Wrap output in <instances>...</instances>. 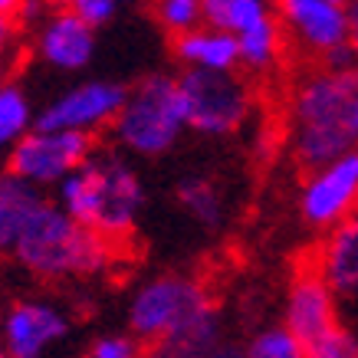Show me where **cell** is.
<instances>
[{"label": "cell", "mask_w": 358, "mask_h": 358, "mask_svg": "<svg viewBox=\"0 0 358 358\" xmlns=\"http://www.w3.org/2000/svg\"><path fill=\"white\" fill-rule=\"evenodd\" d=\"M129 326L141 338H158L174 358H207L217 348V319L204 286L185 276L145 282L129 309Z\"/></svg>", "instance_id": "obj_1"}, {"label": "cell", "mask_w": 358, "mask_h": 358, "mask_svg": "<svg viewBox=\"0 0 358 358\" xmlns=\"http://www.w3.org/2000/svg\"><path fill=\"white\" fill-rule=\"evenodd\" d=\"M145 187L138 174L112 152H92L59 181V210L99 237H125L135 227Z\"/></svg>", "instance_id": "obj_2"}, {"label": "cell", "mask_w": 358, "mask_h": 358, "mask_svg": "<svg viewBox=\"0 0 358 358\" xmlns=\"http://www.w3.org/2000/svg\"><path fill=\"white\" fill-rule=\"evenodd\" d=\"M13 260L36 276H89L112 263V243L92 230L79 227L53 204L43 201L40 210L27 220L23 234L13 243Z\"/></svg>", "instance_id": "obj_3"}, {"label": "cell", "mask_w": 358, "mask_h": 358, "mask_svg": "<svg viewBox=\"0 0 358 358\" xmlns=\"http://www.w3.org/2000/svg\"><path fill=\"white\" fill-rule=\"evenodd\" d=\"M358 96V73H315L306 79L293 102L296 115V155L306 168H326L352 152L355 135L348 112Z\"/></svg>", "instance_id": "obj_4"}, {"label": "cell", "mask_w": 358, "mask_h": 358, "mask_svg": "<svg viewBox=\"0 0 358 358\" xmlns=\"http://www.w3.org/2000/svg\"><path fill=\"white\" fill-rule=\"evenodd\" d=\"M185 129V106L171 76H148L131 89L115 115V135L135 155L168 152Z\"/></svg>", "instance_id": "obj_5"}, {"label": "cell", "mask_w": 358, "mask_h": 358, "mask_svg": "<svg viewBox=\"0 0 358 358\" xmlns=\"http://www.w3.org/2000/svg\"><path fill=\"white\" fill-rule=\"evenodd\" d=\"M178 83V96L185 106V125L204 135H230L250 112V92L234 73H207L185 69Z\"/></svg>", "instance_id": "obj_6"}, {"label": "cell", "mask_w": 358, "mask_h": 358, "mask_svg": "<svg viewBox=\"0 0 358 358\" xmlns=\"http://www.w3.org/2000/svg\"><path fill=\"white\" fill-rule=\"evenodd\" d=\"M92 155V135L79 131H36L30 129L10 152H7V174L20 178L33 187L59 185L69 171Z\"/></svg>", "instance_id": "obj_7"}, {"label": "cell", "mask_w": 358, "mask_h": 358, "mask_svg": "<svg viewBox=\"0 0 358 358\" xmlns=\"http://www.w3.org/2000/svg\"><path fill=\"white\" fill-rule=\"evenodd\" d=\"M129 96V89L119 83H83V86L69 89L59 99H53L36 119V131H79V135H92L99 125L115 122L122 112V102Z\"/></svg>", "instance_id": "obj_8"}, {"label": "cell", "mask_w": 358, "mask_h": 358, "mask_svg": "<svg viewBox=\"0 0 358 358\" xmlns=\"http://www.w3.org/2000/svg\"><path fill=\"white\" fill-rule=\"evenodd\" d=\"M358 210V152L336 158L332 164L306 181L303 187V214L315 227H338L342 220Z\"/></svg>", "instance_id": "obj_9"}, {"label": "cell", "mask_w": 358, "mask_h": 358, "mask_svg": "<svg viewBox=\"0 0 358 358\" xmlns=\"http://www.w3.org/2000/svg\"><path fill=\"white\" fill-rule=\"evenodd\" d=\"M66 332H69V319L53 303L23 299V303H13L3 315L0 345L7 348L10 358H43L46 348L56 345Z\"/></svg>", "instance_id": "obj_10"}, {"label": "cell", "mask_w": 358, "mask_h": 358, "mask_svg": "<svg viewBox=\"0 0 358 358\" xmlns=\"http://www.w3.org/2000/svg\"><path fill=\"white\" fill-rule=\"evenodd\" d=\"M282 17L299 33V40L309 50L336 53V50L352 43L348 7H342L336 0H286L282 3Z\"/></svg>", "instance_id": "obj_11"}, {"label": "cell", "mask_w": 358, "mask_h": 358, "mask_svg": "<svg viewBox=\"0 0 358 358\" xmlns=\"http://www.w3.org/2000/svg\"><path fill=\"white\" fill-rule=\"evenodd\" d=\"M319 270H303L289 286V299H286V326L299 342H313L322 336L326 329L336 326V299Z\"/></svg>", "instance_id": "obj_12"}, {"label": "cell", "mask_w": 358, "mask_h": 358, "mask_svg": "<svg viewBox=\"0 0 358 358\" xmlns=\"http://www.w3.org/2000/svg\"><path fill=\"white\" fill-rule=\"evenodd\" d=\"M36 46L53 69L76 73V69L89 66V59L96 53V30H89L73 10H59L43 23Z\"/></svg>", "instance_id": "obj_13"}, {"label": "cell", "mask_w": 358, "mask_h": 358, "mask_svg": "<svg viewBox=\"0 0 358 358\" xmlns=\"http://www.w3.org/2000/svg\"><path fill=\"white\" fill-rule=\"evenodd\" d=\"M319 276L332 293L358 299V210H352L319 253Z\"/></svg>", "instance_id": "obj_14"}, {"label": "cell", "mask_w": 358, "mask_h": 358, "mask_svg": "<svg viewBox=\"0 0 358 358\" xmlns=\"http://www.w3.org/2000/svg\"><path fill=\"white\" fill-rule=\"evenodd\" d=\"M174 53L187 69H207V73H230L237 66V40L220 30H187L174 40Z\"/></svg>", "instance_id": "obj_15"}, {"label": "cell", "mask_w": 358, "mask_h": 358, "mask_svg": "<svg viewBox=\"0 0 358 358\" xmlns=\"http://www.w3.org/2000/svg\"><path fill=\"white\" fill-rule=\"evenodd\" d=\"M43 201L46 197L40 194V187L0 171V253H10L17 237L27 227V220L40 210Z\"/></svg>", "instance_id": "obj_16"}, {"label": "cell", "mask_w": 358, "mask_h": 358, "mask_svg": "<svg viewBox=\"0 0 358 358\" xmlns=\"http://www.w3.org/2000/svg\"><path fill=\"white\" fill-rule=\"evenodd\" d=\"M201 17L210 23V30H220L227 36L247 33L253 23L270 17V10L260 0H204L201 3Z\"/></svg>", "instance_id": "obj_17"}, {"label": "cell", "mask_w": 358, "mask_h": 358, "mask_svg": "<svg viewBox=\"0 0 358 358\" xmlns=\"http://www.w3.org/2000/svg\"><path fill=\"white\" fill-rule=\"evenodd\" d=\"M178 201L204 227H217L220 220H224V194H220V187L210 178H201V174L185 178L178 185Z\"/></svg>", "instance_id": "obj_18"}, {"label": "cell", "mask_w": 358, "mask_h": 358, "mask_svg": "<svg viewBox=\"0 0 358 358\" xmlns=\"http://www.w3.org/2000/svg\"><path fill=\"white\" fill-rule=\"evenodd\" d=\"M30 125L33 109L27 92L17 83H3L0 86V148H13L30 131Z\"/></svg>", "instance_id": "obj_19"}, {"label": "cell", "mask_w": 358, "mask_h": 358, "mask_svg": "<svg viewBox=\"0 0 358 358\" xmlns=\"http://www.w3.org/2000/svg\"><path fill=\"white\" fill-rule=\"evenodd\" d=\"M234 40H237L240 59L253 69H263V66L273 63V56L280 50V27L273 17H263L260 23H253L247 33H240Z\"/></svg>", "instance_id": "obj_20"}, {"label": "cell", "mask_w": 358, "mask_h": 358, "mask_svg": "<svg viewBox=\"0 0 358 358\" xmlns=\"http://www.w3.org/2000/svg\"><path fill=\"white\" fill-rule=\"evenodd\" d=\"M303 358H358V338L348 329L332 326L313 342H306Z\"/></svg>", "instance_id": "obj_21"}, {"label": "cell", "mask_w": 358, "mask_h": 358, "mask_svg": "<svg viewBox=\"0 0 358 358\" xmlns=\"http://www.w3.org/2000/svg\"><path fill=\"white\" fill-rule=\"evenodd\" d=\"M247 358H303V342L289 329H266L250 342Z\"/></svg>", "instance_id": "obj_22"}, {"label": "cell", "mask_w": 358, "mask_h": 358, "mask_svg": "<svg viewBox=\"0 0 358 358\" xmlns=\"http://www.w3.org/2000/svg\"><path fill=\"white\" fill-rule=\"evenodd\" d=\"M158 20L178 36L187 30H197L201 3L197 0H164V3H158Z\"/></svg>", "instance_id": "obj_23"}, {"label": "cell", "mask_w": 358, "mask_h": 358, "mask_svg": "<svg viewBox=\"0 0 358 358\" xmlns=\"http://www.w3.org/2000/svg\"><path fill=\"white\" fill-rule=\"evenodd\" d=\"M69 10L76 13L89 30H96V27H102V23H109L112 17H115L119 3H115V0H76Z\"/></svg>", "instance_id": "obj_24"}, {"label": "cell", "mask_w": 358, "mask_h": 358, "mask_svg": "<svg viewBox=\"0 0 358 358\" xmlns=\"http://www.w3.org/2000/svg\"><path fill=\"white\" fill-rule=\"evenodd\" d=\"M92 358H138V342L125 336H106L92 345Z\"/></svg>", "instance_id": "obj_25"}, {"label": "cell", "mask_w": 358, "mask_h": 358, "mask_svg": "<svg viewBox=\"0 0 358 358\" xmlns=\"http://www.w3.org/2000/svg\"><path fill=\"white\" fill-rule=\"evenodd\" d=\"M10 36H13V17L10 10H0V73H3V50L10 43Z\"/></svg>", "instance_id": "obj_26"}, {"label": "cell", "mask_w": 358, "mask_h": 358, "mask_svg": "<svg viewBox=\"0 0 358 358\" xmlns=\"http://www.w3.org/2000/svg\"><path fill=\"white\" fill-rule=\"evenodd\" d=\"M207 358H247V355H240V352H234V348H214Z\"/></svg>", "instance_id": "obj_27"}, {"label": "cell", "mask_w": 358, "mask_h": 358, "mask_svg": "<svg viewBox=\"0 0 358 358\" xmlns=\"http://www.w3.org/2000/svg\"><path fill=\"white\" fill-rule=\"evenodd\" d=\"M348 125H352V135L358 138V96H355V102H352V112H348Z\"/></svg>", "instance_id": "obj_28"}, {"label": "cell", "mask_w": 358, "mask_h": 358, "mask_svg": "<svg viewBox=\"0 0 358 358\" xmlns=\"http://www.w3.org/2000/svg\"><path fill=\"white\" fill-rule=\"evenodd\" d=\"M348 20H352V33L358 36V3L352 7V10H348Z\"/></svg>", "instance_id": "obj_29"}, {"label": "cell", "mask_w": 358, "mask_h": 358, "mask_svg": "<svg viewBox=\"0 0 358 358\" xmlns=\"http://www.w3.org/2000/svg\"><path fill=\"white\" fill-rule=\"evenodd\" d=\"M152 358H174V355H168V352H155Z\"/></svg>", "instance_id": "obj_30"}, {"label": "cell", "mask_w": 358, "mask_h": 358, "mask_svg": "<svg viewBox=\"0 0 358 358\" xmlns=\"http://www.w3.org/2000/svg\"><path fill=\"white\" fill-rule=\"evenodd\" d=\"M0 358H10V355H7V348H3V345H0Z\"/></svg>", "instance_id": "obj_31"}]
</instances>
